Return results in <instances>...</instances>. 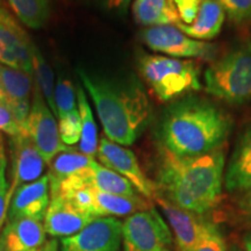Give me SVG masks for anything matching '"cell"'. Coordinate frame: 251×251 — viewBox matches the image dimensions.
I'll return each instance as SVG.
<instances>
[{"label": "cell", "mask_w": 251, "mask_h": 251, "mask_svg": "<svg viewBox=\"0 0 251 251\" xmlns=\"http://www.w3.org/2000/svg\"><path fill=\"white\" fill-rule=\"evenodd\" d=\"M225 152L180 157L162 148L157 172L158 194L184 211L202 215L219 203L222 194Z\"/></svg>", "instance_id": "cell-1"}, {"label": "cell", "mask_w": 251, "mask_h": 251, "mask_svg": "<svg viewBox=\"0 0 251 251\" xmlns=\"http://www.w3.org/2000/svg\"><path fill=\"white\" fill-rule=\"evenodd\" d=\"M233 121L215 103L185 96L165 109L158 128L161 147L180 157L205 155L222 149Z\"/></svg>", "instance_id": "cell-2"}, {"label": "cell", "mask_w": 251, "mask_h": 251, "mask_svg": "<svg viewBox=\"0 0 251 251\" xmlns=\"http://www.w3.org/2000/svg\"><path fill=\"white\" fill-rule=\"evenodd\" d=\"M78 76L96 107L103 133L112 142L131 146L151 120L146 91L135 78L111 79L78 69Z\"/></svg>", "instance_id": "cell-3"}, {"label": "cell", "mask_w": 251, "mask_h": 251, "mask_svg": "<svg viewBox=\"0 0 251 251\" xmlns=\"http://www.w3.org/2000/svg\"><path fill=\"white\" fill-rule=\"evenodd\" d=\"M139 64L141 76L162 102L175 101L201 89L200 67L193 59L144 55Z\"/></svg>", "instance_id": "cell-4"}, {"label": "cell", "mask_w": 251, "mask_h": 251, "mask_svg": "<svg viewBox=\"0 0 251 251\" xmlns=\"http://www.w3.org/2000/svg\"><path fill=\"white\" fill-rule=\"evenodd\" d=\"M205 89L213 97L241 105L251 100V45L241 46L206 69Z\"/></svg>", "instance_id": "cell-5"}, {"label": "cell", "mask_w": 251, "mask_h": 251, "mask_svg": "<svg viewBox=\"0 0 251 251\" xmlns=\"http://www.w3.org/2000/svg\"><path fill=\"white\" fill-rule=\"evenodd\" d=\"M172 241L170 227L152 206L122 222L121 251H172Z\"/></svg>", "instance_id": "cell-6"}, {"label": "cell", "mask_w": 251, "mask_h": 251, "mask_svg": "<svg viewBox=\"0 0 251 251\" xmlns=\"http://www.w3.org/2000/svg\"><path fill=\"white\" fill-rule=\"evenodd\" d=\"M141 37L149 49L169 57L213 61L218 51L215 45L191 39L174 25L148 27L141 33Z\"/></svg>", "instance_id": "cell-7"}, {"label": "cell", "mask_w": 251, "mask_h": 251, "mask_svg": "<svg viewBox=\"0 0 251 251\" xmlns=\"http://www.w3.org/2000/svg\"><path fill=\"white\" fill-rule=\"evenodd\" d=\"M26 133L35 144L47 165H49L59 152L72 149L61 141L55 115L50 111L36 84L31 96L30 112L26 122Z\"/></svg>", "instance_id": "cell-8"}, {"label": "cell", "mask_w": 251, "mask_h": 251, "mask_svg": "<svg viewBox=\"0 0 251 251\" xmlns=\"http://www.w3.org/2000/svg\"><path fill=\"white\" fill-rule=\"evenodd\" d=\"M97 158L99 163L125 177L147 200H152L158 196L156 183L150 180L144 174L135 153L124 146L101 137L98 144Z\"/></svg>", "instance_id": "cell-9"}, {"label": "cell", "mask_w": 251, "mask_h": 251, "mask_svg": "<svg viewBox=\"0 0 251 251\" xmlns=\"http://www.w3.org/2000/svg\"><path fill=\"white\" fill-rule=\"evenodd\" d=\"M122 222L118 218H98L76 235L63 237L59 251H121Z\"/></svg>", "instance_id": "cell-10"}, {"label": "cell", "mask_w": 251, "mask_h": 251, "mask_svg": "<svg viewBox=\"0 0 251 251\" xmlns=\"http://www.w3.org/2000/svg\"><path fill=\"white\" fill-rule=\"evenodd\" d=\"M9 157H11V184L8 199L23 185L40 179L45 172L47 163L41 156L35 144L26 134L11 136L8 140Z\"/></svg>", "instance_id": "cell-11"}, {"label": "cell", "mask_w": 251, "mask_h": 251, "mask_svg": "<svg viewBox=\"0 0 251 251\" xmlns=\"http://www.w3.org/2000/svg\"><path fill=\"white\" fill-rule=\"evenodd\" d=\"M155 201L168 221L179 251H192L203 236L215 227L211 222L203 220L201 215L184 211L179 207L172 205L159 194Z\"/></svg>", "instance_id": "cell-12"}, {"label": "cell", "mask_w": 251, "mask_h": 251, "mask_svg": "<svg viewBox=\"0 0 251 251\" xmlns=\"http://www.w3.org/2000/svg\"><path fill=\"white\" fill-rule=\"evenodd\" d=\"M34 76L17 69L6 67L0 63V86L4 93L5 105L21 129L26 133V122L29 115L33 96Z\"/></svg>", "instance_id": "cell-13"}, {"label": "cell", "mask_w": 251, "mask_h": 251, "mask_svg": "<svg viewBox=\"0 0 251 251\" xmlns=\"http://www.w3.org/2000/svg\"><path fill=\"white\" fill-rule=\"evenodd\" d=\"M96 216L79 211L64 197L56 196L50 198L43 226L46 233L51 237H69L92 224Z\"/></svg>", "instance_id": "cell-14"}, {"label": "cell", "mask_w": 251, "mask_h": 251, "mask_svg": "<svg viewBox=\"0 0 251 251\" xmlns=\"http://www.w3.org/2000/svg\"><path fill=\"white\" fill-rule=\"evenodd\" d=\"M49 203V178L45 175L40 179L18 188L9 202L6 221L29 218L43 222Z\"/></svg>", "instance_id": "cell-15"}, {"label": "cell", "mask_w": 251, "mask_h": 251, "mask_svg": "<svg viewBox=\"0 0 251 251\" xmlns=\"http://www.w3.org/2000/svg\"><path fill=\"white\" fill-rule=\"evenodd\" d=\"M33 43L20 26L0 23V63L33 74Z\"/></svg>", "instance_id": "cell-16"}, {"label": "cell", "mask_w": 251, "mask_h": 251, "mask_svg": "<svg viewBox=\"0 0 251 251\" xmlns=\"http://www.w3.org/2000/svg\"><path fill=\"white\" fill-rule=\"evenodd\" d=\"M229 192L246 193L251 190V126L238 139L224 179Z\"/></svg>", "instance_id": "cell-17"}, {"label": "cell", "mask_w": 251, "mask_h": 251, "mask_svg": "<svg viewBox=\"0 0 251 251\" xmlns=\"http://www.w3.org/2000/svg\"><path fill=\"white\" fill-rule=\"evenodd\" d=\"M0 240L8 251H30L45 244L47 233L42 221L23 218L6 221Z\"/></svg>", "instance_id": "cell-18"}, {"label": "cell", "mask_w": 251, "mask_h": 251, "mask_svg": "<svg viewBox=\"0 0 251 251\" xmlns=\"http://www.w3.org/2000/svg\"><path fill=\"white\" fill-rule=\"evenodd\" d=\"M226 13L216 0H205L191 25L179 24L177 27L188 37L199 41L214 40L221 31Z\"/></svg>", "instance_id": "cell-19"}, {"label": "cell", "mask_w": 251, "mask_h": 251, "mask_svg": "<svg viewBox=\"0 0 251 251\" xmlns=\"http://www.w3.org/2000/svg\"><path fill=\"white\" fill-rule=\"evenodd\" d=\"M131 12L135 23L147 28L180 24L175 0H135Z\"/></svg>", "instance_id": "cell-20"}, {"label": "cell", "mask_w": 251, "mask_h": 251, "mask_svg": "<svg viewBox=\"0 0 251 251\" xmlns=\"http://www.w3.org/2000/svg\"><path fill=\"white\" fill-rule=\"evenodd\" d=\"M93 161V157L84 155L83 152L74 151V149L59 152L49 164V171L47 174L49 178L50 197L56 196L65 180L85 170Z\"/></svg>", "instance_id": "cell-21"}, {"label": "cell", "mask_w": 251, "mask_h": 251, "mask_svg": "<svg viewBox=\"0 0 251 251\" xmlns=\"http://www.w3.org/2000/svg\"><path fill=\"white\" fill-rule=\"evenodd\" d=\"M96 198V216L97 218H119V216H130L146 209H149V200L141 194L135 197L117 196L99 192L94 190Z\"/></svg>", "instance_id": "cell-22"}, {"label": "cell", "mask_w": 251, "mask_h": 251, "mask_svg": "<svg viewBox=\"0 0 251 251\" xmlns=\"http://www.w3.org/2000/svg\"><path fill=\"white\" fill-rule=\"evenodd\" d=\"M77 103L81 120V136L79 141L80 152L94 158L98 151V129H97L92 109L87 101L85 90H83V87L80 86L77 89Z\"/></svg>", "instance_id": "cell-23"}, {"label": "cell", "mask_w": 251, "mask_h": 251, "mask_svg": "<svg viewBox=\"0 0 251 251\" xmlns=\"http://www.w3.org/2000/svg\"><path fill=\"white\" fill-rule=\"evenodd\" d=\"M8 4L19 20L31 29L43 27L49 19V0H8Z\"/></svg>", "instance_id": "cell-24"}, {"label": "cell", "mask_w": 251, "mask_h": 251, "mask_svg": "<svg viewBox=\"0 0 251 251\" xmlns=\"http://www.w3.org/2000/svg\"><path fill=\"white\" fill-rule=\"evenodd\" d=\"M33 74L36 86L42 93L50 111L57 119V111L55 105V78L52 69L43 57L39 48L33 46Z\"/></svg>", "instance_id": "cell-25"}, {"label": "cell", "mask_w": 251, "mask_h": 251, "mask_svg": "<svg viewBox=\"0 0 251 251\" xmlns=\"http://www.w3.org/2000/svg\"><path fill=\"white\" fill-rule=\"evenodd\" d=\"M55 105L57 111V120L63 115L68 114L78 108L77 91L74 84L68 78L59 77L55 86Z\"/></svg>", "instance_id": "cell-26"}, {"label": "cell", "mask_w": 251, "mask_h": 251, "mask_svg": "<svg viewBox=\"0 0 251 251\" xmlns=\"http://www.w3.org/2000/svg\"><path fill=\"white\" fill-rule=\"evenodd\" d=\"M58 130L61 141L65 146H76L80 141L81 136V120L79 109H74L72 112L59 118Z\"/></svg>", "instance_id": "cell-27"}, {"label": "cell", "mask_w": 251, "mask_h": 251, "mask_svg": "<svg viewBox=\"0 0 251 251\" xmlns=\"http://www.w3.org/2000/svg\"><path fill=\"white\" fill-rule=\"evenodd\" d=\"M230 21L236 25L251 23V0H216Z\"/></svg>", "instance_id": "cell-28"}, {"label": "cell", "mask_w": 251, "mask_h": 251, "mask_svg": "<svg viewBox=\"0 0 251 251\" xmlns=\"http://www.w3.org/2000/svg\"><path fill=\"white\" fill-rule=\"evenodd\" d=\"M6 170H7V159H5L0 165V231L2 230L6 224V220H7L9 206V184L7 176H6Z\"/></svg>", "instance_id": "cell-29"}, {"label": "cell", "mask_w": 251, "mask_h": 251, "mask_svg": "<svg viewBox=\"0 0 251 251\" xmlns=\"http://www.w3.org/2000/svg\"><path fill=\"white\" fill-rule=\"evenodd\" d=\"M203 1L205 0H175L180 23L184 25L192 24Z\"/></svg>", "instance_id": "cell-30"}, {"label": "cell", "mask_w": 251, "mask_h": 251, "mask_svg": "<svg viewBox=\"0 0 251 251\" xmlns=\"http://www.w3.org/2000/svg\"><path fill=\"white\" fill-rule=\"evenodd\" d=\"M192 251H227V248L218 228L213 227Z\"/></svg>", "instance_id": "cell-31"}, {"label": "cell", "mask_w": 251, "mask_h": 251, "mask_svg": "<svg viewBox=\"0 0 251 251\" xmlns=\"http://www.w3.org/2000/svg\"><path fill=\"white\" fill-rule=\"evenodd\" d=\"M0 131L7 134L9 137L25 134V131L21 129V127L14 119L13 114L7 108V106L2 102H0Z\"/></svg>", "instance_id": "cell-32"}, {"label": "cell", "mask_w": 251, "mask_h": 251, "mask_svg": "<svg viewBox=\"0 0 251 251\" xmlns=\"http://www.w3.org/2000/svg\"><path fill=\"white\" fill-rule=\"evenodd\" d=\"M238 208L244 218L248 220V222L251 224V190L243 193L242 198L238 201Z\"/></svg>", "instance_id": "cell-33"}, {"label": "cell", "mask_w": 251, "mask_h": 251, "mask_svg": "<svg viewBox=\"0 0 251 251\" xmlns=\"http://www.w3.org/2000/svg\"><path fill=\"white\" fill-rule=\"evenodd\" d=\"M131 0H105V4L109 9L119 12H125L128 8Z\"/></svg>", "instance_id": "cell-34"}, {"label": "cell", "mask_w": 251, "mask_h": 251, "mask_svg": "<svg viewBox=\"0 0 251 251\" xmlns=\"http://www.w3.org/2000/svg\"><path fill=\"white\" fill-rule=\"evenodd\" d=\"M0 23L9 25V26H18V23L15 21V19L8 13L7 9L2 6L0 2Z\"/></svg>", "instance_id": "cell-35"}, {"label": "cell", "mask_w": 251, "mask_h": 251, "mask_svg": "<svg viewBox=\"0 0 251 251\" xmlns=\"http://www.w3.org/2000/svg\"><path fill=\"white\" fill-rule=\"evenodd\" d=\"M30 251H59V242L54 237L51 240L46 241L45 244H42L40 248Z\"/></svg>", "instance_id": "cell-36"}, {"label": "cell", "mask_w": 251, "mask_h": 251, "mask_svg": "<svg viewBox=\"0 0 251 251\" xmlns=\"http://www.w3.org/2000/svg\"><path fill=\"white\" fill-rule=\"evenodd\" d=\"M5 159H7V157H6V152H5L4 137L0 135V165H1V163L4 162Z\"/></svg>", "instance_id": "cell-37"}, {"label": "cell", "mask_w": 251, "mask_h": 251, "mask_svg": "<svg viewBox=\"0 0 251 251\" xmlns=\"http://www.w3.org/2000/svg\"><path fill=\"white\" fill-rule=\"evenodd\" d=\"M243 247L246 251H251V233L243 238Z\"/></svg>", "instance_id": "cell-38"}, {"label": "cell", "mask_w": 251, "mask_h": 251, "mask_svg": "<svg viewBox=\"0 0 251 251\" xmlns=\"http://www.w3.org/2000/svg\"><path fill=\"white\" fill-rule=\"evenodd\" d=\"M0 102H2V103H4V102H5V98H4V93H2L1 86H0Z\"/></svg>", "instance_id": "cell-39"}, {"label": "cell", "mask_w": 251, "mask_h": 251, "mask_svg": "<svg viewBox=\"0 0 251 251\" xmlns=\"http://www.w3.org/2000/svg\"><path fill=\"white\" fill-rule=\"evenodd\" d=\"M0 251H8L7 249H6L5 244L1 242V240H0Z\"/></svg>", "instance_id": "cell-40"}, {"label": "cell", "mask_w": 251, "mask_h": 251, "mask_svg": "<svg viewBox=\"0 0 251 251\" xmlns=\"http://www.w3.org/2000/svg\"><path fill=\"white\" fill-rule=\"evenodd\" d=\"M231 251H241V250H240V249H237V248H236V247H234V248H233V249H231Z\"/></svg>", "instance_id": "cell-41"}]
</instances>
